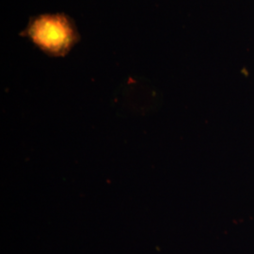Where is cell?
I'll list each match as a JSON object with an SVG mask.
<instances>
[{
  "label": "cell",
  "mask_w": 254,
  "mask_h": 254,
  "mask_svg": "<svg viewBox=\"0 0 254 254\" xmlns=\"http://www.w3.org/2000/svg\"><path fill=\"white\" fill-rule=\"evenodd\" d=\"M20 35L51 57L66 56L80 39L73 20L64 13H46L32 17Z\"/></svg>",
  "instance_id": "1"
}]
</instances>
